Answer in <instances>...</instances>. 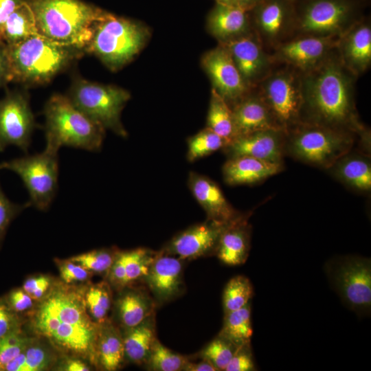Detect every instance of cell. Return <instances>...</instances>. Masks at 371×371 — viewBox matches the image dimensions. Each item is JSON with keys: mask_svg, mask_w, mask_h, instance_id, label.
Masks as SVG:
<instances>
[{"mask_svg": "<svg viewBox=\"0 0 371 371\" xmlns=\"http://www.w3.org/2000/svg\"><path fill=\"white\" fill-rule=\"evenodd\" d=\"M249 344L239 347L228 363L225 371H251L255 370Z\"/></svg>", "mask_w": 371, "mask_h": 371, "instance_id": "cell-45", "label": "cell"}, {"mask_svg": "<svg viewBox=\"0 0 371 371\" xmlns=\"http://www.w3.org/2000/svg\"><path fill=\"white\" fill-rule=\"evenodd\" d=\"M36 127L28 94L8 90L0 99V152L14 145L27 153Z\"/></svg>", "mask_w": 371, "mask_h": 371, "instance_id": "cell-13", "label": "cell"}, {"mask_svg": "<svg viewBox=\"0 0 371 371\" xmlns=\"http://www.w3.org/2000/svg\"><path fill=\"white\" fill-rule=\"evenodd\" d=\"M19 328L0 339V371H3L7 364L16 358L31 342Z\"/></svg>", "mask_w": 371, "mask_h": 371, "instance_id": "cell-41", "label": "cell"}, {"mask_svg": "<svg viewBox=\"0 0 371 371\" xmlns=\"http://www.w3.org/2000/svg\"><path fill=\"white\" fill-rule=\"evenodd\" d=\"M146 36V29L141 25L105 12L93 23L84 50L94 54L109 69L116 70L139 52Z\"/></svg>", "mask_w": 371, "mask_h": 371, "instance_id": "cell-8", "label": "cell"}, {"mask_svg": "<svg viewBox=\"0 0 371 371\" xmlns=\"http://www.w3.org/2000/svg\"><path fill=\"white\" fill-rule=\"evenodd\" d=\"M24 0H0V37L3 27L9 16Z\"/></svg>", "mask_w": 371, "mask_h": 371, "instance_id": "cell-51", "label": "cell"}, {"mask_svg": "<svg viewBox=\"0 0 371 371\" xmlns=\"http://www.w3.org/2000/svg\"><path fill=\"white\" fill-rule=\"evenodd\" d=\"M122 339L124 355L137 363L148 359L156 339L154 328L148 318L134 327L128 328Z\"/></svg>", "mask_w": 371, "mask_h": 371, "instance_id": "cell-29", "label": "cell"}, {"mask_svg": "<svg viewBox=\"0 0 371 371\" xmlns=\"http://www.w3.org/2000/svg\"><path fill=\"white\" fill-rule=\"evenodd\" d=\"M52 362L49 352L43 346L34 344L32 341L12 361L3 371H41L47 369Z\"/></svg>", "mask_w": 371, "mask_h": 371, "instance_id": "cell-34", "label": "cell"}, {"mask_svg": "<svg viewBox=\"0 0 371 371\" xmlns=\"http://www.w3.org/2000/svg\"><path fill=\"white\" fill-rule=\"evenodd\" d=\"M115 256L107 249H97L72 257L69 260L89 271L103 273L109 271Z\"/></svg>", "mask_w": 371, "mask_h": 371, "instance_id": "cell-42", "label": "cell"}, {"mask_svg": "<svg viewBox=\"0 0 371 371\" xmlns=\"http://www.w3.org/2000/svg\"><path fill=\"white\" fill-rule=\"evenodd\" d=\"M253 32L269 52L290 39L295 24L293 2L290 0H263L249 10Z\"/></svg>", "mask_w": 371, "mask_h": 371, "instance_id": "cell-14", "label": "cell"}, {"mask_svg": "<svg viewBox=\"0 0 371 371\" xmlns=\"http://www.w3.org/2000/svg\"><path fill=\"white\" fill-rule=\"evenodd\" d=\"M27 202L18 204L11 201L4 194L0 186V247L11 222L26 207Z\"/></svg>", "mask_w": 371, "mask_h": 371, "instance_id": "cell-43", "label": "cell"}, {"mask_svg": "<svg viewBox=\"0 0 371 371\" xmlns=\"http://www.w3.org/2000/svg\"><path fill=\"white\" fill-rule=\"evenodd\" d=\"M5 49L10 82L25 86L49 82L85 53L80 47L56 43L38 34Z\"/></svg>", "mask_w": 371, "mask_h": 371, "instance_id": "cell-3", "label": "cell"}, {"mask_svg": "<svg viewBox=\"0 0 371 371\" xmlns=\"http://www.w3.org/2000/svg\"><path fill=\"white\" fill-rule=\"evenodd\" d=\"M58 152L45 147L42 153L0 163V170H9L19 176L28 192L30 206L47 210L53 201L58 185Z\"/></svg>", "mask_w": 371, "mask_h": 371, "instance_id": "cell-10", "label": "cell"}, {"mask_svg": "<svg viewBox=\"0 0 371 371\" xmlns=\"http://www.w3.org/2000/svg\"><path fill=\"white\" fill-rule=\"evenodd\" d=\"M238 348L218 336L201 352V358L212 363L217 370H225Z\"/></svg>", "mask_w": 371, "mask_h": 371, "instance_id": "cell-40", "label": "cell"}, {"mask_svg": "<svg viewBox=\"0 0 371 371\" xmlns=\"http://www.w3.org/2000/svg\"><path fill=\"white\" fill-rule=\"evenodd\" d=\"M126 283L146 277L156 256L147 249L123 251Z\"/></svg>", "mask_w": 371, "mask_h": 371, "instance_id": "cell-38", "label": "cell"}, {"mask_svg": "<svg viewBox=\"0 0 371 371\" xmlns=\"http://www.w3.org/2000/svg\"><path fill=\"white\" fill-rule=\"evenodd\" d=\"M187 371H216L217 369L209 361L203 360L199 363H187L183 369Z\"/></svg>", "mask_w": 371, "mask_h": 371, "instance_id": "cell-53", "label": "cell"}, {"mask_svg": "<svg viewBox=\"0 0 371 371\" xmlns=\"http://www.w3.org/2000/svg\"><path fill=\"white\" fill-rule=\"evenodd\" d=\"M216 3L237 5L236 0H216Z\"/></svg>", "mask_w": 371, "mask_h": 371, "instance_id": "cell-55", "label": "cell"}, {"mask_svg": "<svg viewBox=\"0 0 371 371\" xmlns=\"http://www.w3.org/2000/svg\"><path fill=\"white\" fill-rule=\"evenodd\" d=\"M256 89L281 130L286 133L300 123L302 95L298 71L276 66Z\"/></svg>", "mask_w": 371, "mask_h": 371, "instance_id": "cell-11", "label": "cell"}, {"mask_svg": "<svg viewBox=\"0 0 371 371\" xmlns=\"http://www.w3.org/2000/svg\"><path fill=\"white\" fill-rule=\"evenodd\" d=\"M252 335L249 303L240 309L225 313L220 337L239 348L249 344Z\"/></svg>", "mask_w": 371, "mask_h": 371, "instance_id": "cell-31", "label": "cell"}, {"mask_svg": "<svg viewBox=\"0 0 371 371\" xmlns=\"http://www.w3.org/2000/svg\"><path fill=\"white\" fill-rule=\"evenodd\" d=\"M231 109L234 138L262 130L280 129L256 88L252 89Z\"/></svg>", "mask_w": 371, "mask_h": 371, "instance_id": "cell-21", "label": "cell"}, {"mask_svg": "<svg viewBox=\"0 0 371 371\" xmlns=\"http://www.w3.org/2000/svg\"><path fill=\"white\" fill-rule=\"evenodd\" d=\"M207 127L227 144L235 137L232 109L214 89L211 93Z\"/></svg>", "mask_w": 371, "mask_h": 371, "instance_id": "cell-32", "label": "cell"}, {"mask_svg": "<svg viewBox=\"0 0 371 371\" xmlns=\"http://www.w3.org/2000/svg\"><path fill=\"white\" fill-rule=\"evenodd\" d=\"M263 0H236L237 5L241 8L250 10Z\"/></svg>", "mask_w": 371, "mask_h": 371, "instance_id": "cell-54", "label": "cell"}, {"mask_svg": "<svg viewBox=\"0 0 371 371\" xmlns=\"http://www.w3.org/2000/svg\"><path fill=\"white\" fill-rule=\"evenodd\" d=\"M46 146L58 150L62 146L99 151L104 131L69 100L67 95L53 94L43 109Z\"/></svg>", "mask_w": 371, "mask_h": 371, "instance_id": "cell-5", "label": "cell"}, {"mask_svg": "<svg viewBox=\"0 0 371 371\" xmlns=\"http://www.w3.org/2000/svg\"><path fill=\"white\" fill-rule=\"evenodd\" d=\"M254 294L249 280L243 276L232 278L226 284L223 295L225 313H227L248 304Z\"/></svg>", "mask_w": 371, "mask_h": 371, "instance_id": "cell-35", "label": "cell"}, {"mask_svg": "<svg viewBox=\"0 0 371 371\" xmlns=\"http://www.w3.org/2000/svg\"><path fill=\"white\" fill-rule=\"evenodd\" d=\"M220 44L228 50L244 82L251 89L256 88L276 67L269 53L254 32Z\"/></svg>", "mask_w": 371, "mask_h": 371, "instance_id": "cell-16", "label": "cell"}, {"mask_svg": "<svg viewBox=\"0 0 371 371\" xmlns=\"http://www.w3.org/2000/svg\"><path fill=\"white\" fill-rule=\"evenodd\" d=\"M50 286V280L45 276H38L27 279L22 289L28 293L34 300L43 297Z\"/></svg>", "mask_w": 371, "mask_h": 371, "instance_id": "cell-47", "label": "cell"}, {"mask_svg": "<svg viewBox=\"0 0 371 371\" xmlns=\"http://www.w3.org/2000/svg\"><path fill=\"white\" fill-rule=\"evenodd\" d=\"M283 164L260 160L248 156L228 158L223 166L224 181L230 186L254 184L280 172Z\"/></svg>", "mask_w": 371, "mask_h": 371, "instance_id": "cell-26", "label": "cell"}, {"mask_svg": "<svg viewBox=\"0 0 371 371\" xmlns=\"http://www.w3.org/2000/svg\"><path fill=\"white\" fill-rule=\"evenodd\" d=\"M337 50L343 65L358 78L370 68V16H364L339 38Z\"/></svg>", "mask_w": 371, "mask_h": 371, "instance_id": "cell-20", "label": "cell"}, {"mask_svg": "<svg viewBox=\"0 0 371 371\" xmlns=\"http://www.w3.org/2000/svg\"><path fill=\"white\" fill-rule=\"evenodd\" d=\"M188 185L192 195L205 212L207 219L229 223L240 214L228 202L220 187L210 178L190 172Z\"/></svg>", "mask_w": 371, "mask_h": 371, "instance_id": "cell-22", "label": "cell"}, {"mask_svg": "<svg viewBox=\"0 0 371 371\" xmlns=\"http://www.w3.org/2000/svg\"><path fill=\"white\" fill-rule=\"evenodd\" d=\"M325 271L330 285L343 302L357 313H369L371 308V261L346 256L329 260Z\"/></svg>", "mask_w": 371, "mask_h": 371, "instance_id": "cell-12", "label": "cell"}, {"mask_svg": "<svg viewBox=\"0 0 371 371\" xmlns=\"http://www.w3.org/2000/svg\"><path fill=\"white\" fill-rule=\"evenodd\" d=\"M32 327L61 350L91 361L97 359L100 326L91 319L85 298L76 290L53 288L38 305Z\"/></svg>", "mask_w": 371, "mask_h": 371, "instance_id": "cell-2", "label": "cell"}, {"mask_svg": "<svg viewBox=\"0 0 371 371\" xmlns=\"http://www.w3.org/2000/svg\"><path fill=\"white\" fill-rule=\"evenodd\" d=\"M97 359L108 371L117 369L124 357L122 337L110 324L100 326L97 346Z\"/></svg>", "mask_w": 371, "mask_h": 371, "instance_id": "cell-30", "label": "cell"}, {"mask_svg": "<svg viewBox=\"0 0 371 371\" xmlns=\"http://www.w3.org/2000/svg\"><path fill=\"white\" fill-rule=\"evenodd\" d=\"M339 38L293 37L279 44L269 53L276 66H287L304 73L322 62L337 47Z\"/></svg>", "mask_w": 371, "mask_h": 371, "instance_id": "cell-15", "label": "cell"}, {"mask_svg": "<svg viewBox=\"0 0 371 371\" xmlns=\"http://www.w3.org/2000/svg\"><path fill=\"white\" fill-rule=\"evenodd\" d=\"M203 65L213 89L232 106L251 89L244 82L228 50L221 44L208 52Z\"/></svg>", "mask_w": 371, "mask_h": 371, "instance_id": "cell-17", "label": "cell"}, {"mask_svg": "<svg viewBox=\"0 0 371 371\" xmlns=\"http://www.w3.org/2000/svg\"><path fill=\"white\" fill-rule=\"evenodd\" d=\"M207 25L220 43L253 33L249 11L238 5L216 3L209 14Z\"/></svg>", "mask_w": 371, "mask_h": 371, "instance_id": "cell-23", "label": "cell"}, {"mask_svg": "<svg viewBox=\"0 0 371 371\" xmlns=\"http://www.w3.org/2000/svg\"><path fill=\"white\" fill-rule=\"evenodd\" d=\"M25 1L33 12L38 34L83 50L93 23L105 13L81 0Z\"/></svg>", "mask_w": 371, "mask_h": 371, "instance_id": "cell-4", "label": "cell"}, {"mask_svg": "<svg viewBox=\"0 0 371 371\" xmlns=\"http://www.w3.org/2000/svg\"><path fill=\"white\" fill-rule=\"evenodd\" d=\"M109 271L110 280L113 284L119 286H123L127 284L122 252H119L115 256L114 260Z\"/></svg>", "mask_w": 371, "mask_h": 371, "instance_id": "cell-49", "label": "cell"}, {"mask_svg": "<svg viewBox=\"0 0 371 371\" xmlns=\"http://www.w3.org/2000/svg\"><path fill=\"white\" fill-rule=\"evenodd\" d=\"M61 368L65 371H88L91 370L87 363L77 359H67Z\"/></svg>", "mask_w": 371, "mask_h": 371, "instance_id": "cell-52", "label": "cell"}, {"mask_svg": "<svg viewBox=\"0 0 371 371\" xmlns=\"http://www.w3.org/2000/svg\"><path fill=\"white\" fill-rule=\"evenodd\" d=\"M4 298L10 308L16 313L25 311L31 308L34 304L32 297L23 289L12 290Z\"/></svg>", "mask_w": 371, "mask_h": 371, "instance_id": "cell-48", "label": "cell"}, {"mask_svg": "<svg viewBox=\"0 0 371 371\" xmlns=\"http://www.w3.org/2000/svg\"><path fill=\"white\" fill-rule=\"evenodd\" d=\"M300 74V122L348 132L357 135L361 144L370 145V131L356 106L358 78L343 65L337 47L316 67Z\"/></svg>", "mask_w": 371, "mask_h": 371, "instance_id": "cell-1", "label": "cell"}, {"mask_svg": "<svg viewBox=\"0 0 371 371\" xmlns=\"http://www.w3.org/2000/svg\"><path fill=\"white\" fill-rule=\"evenodd\" d=\"M21 328L17 313L10 308L5 298H0V339Z\"/></svg>", "mask_w": 371, "mask_h": 371, "instance_id": "cell-44", "label": "cell"}, {"mask_svg": "<svg viewBox=\"0 0 371 371\" xmlns=\"http://www.w3.org/2000/svg\"><path fill=\"white\" fill-rule=\"evenodd\" d=\"M177 257L169 255L155 256L146 276L149 287L161 300H168L180 289L182 265Z\"/></svg>", "mask_w": 371, "mask_h": 371, "instance_id": "cell-27", "label": "cell"}, {"mask_svg": "<svg viewBox=\"0 0 371 371\" xmlns=\"http://www.w3.org/2000/svg\"><path fill=\"white\" fill-rule=\"evenodd\" d=\"M293 4L291 38H340L365 16L368 0H297Z\"/></svg>", "mask_w": 371, "mask_h": 371, "instance_id": "cell-6", "label": "cell"}, {"mask_svg": "<svg viewBox=\"0 0 371 371\" xmlns=\"http://www.w3.org/2000/svg\"><path fill=\"white\" fill-rule=\"evenodd\" d=\"M33 12L25 0L9 16L4 23L0 42L5 46L19 43L36 34Z\"/></svg>", "mask_w": 371, "mask_h": 371, "instance_id": "cell-28", "label": "cell"}, {"mask_svg": "<svg viewBox=\"0 0 371 371\" xmlns=\"http://www.w3.org/2000/svg\"><path fill=\"white\" fill-rule=\"evenodd\" d=\"M290 1H291L294 2V1H297V0H290Z\"/></svg>", "mask_w": 371, "mask_h": 371, "instance_id": "cell-56", "label": "cell"}, {"mask_svg": "<svg viewBox=\"0 0 371 371\" xmlns=\"http://www.w3.org/2000/svg\"><path fill=\"white\" fill-rule=\"evenodd\" d=\"M85 305L91 317L98 323L104 322L111 306V296L108 285L101 282L91 286L85 296Z\"/></svg>", "mask_w": 371, "mask_h": 371, "instance_id": "cell-37", "label": "cell"}, {"mask_svg": "<svg viewBox=\"0 0 371 371\" xmlns=\"http://www.w3.org/2000/svg\"><path fill=\"white\" fill-rule=\"evenodd\" d=\"M67 96L78 110L102 128L109 129L120 137H127L120 115L131 98L128 91L76 76Z\"/></svg>", "mask_w": 371, "mask_h": 371, "instance_id": "cell-9", "label": "cell"}, {"mask_svg": "<svg viewBox=\"0 0 371 371\" xmlns=\"http://www.w3.org/2000/svg\"><path fill=\"white\" fill-rule=\"evenodd\" d=\"M227 142L206 127L188 141L187 159L192 162L223 148Z\"/></svg>", "mask_w": 371, "mask_h": 371, "instance_id": "cell-36", "label": "cell"}, {"mask_svg": "<svg viewBox=\"0 0 371 371\" xmlns=\"http://www.w3.org/2000/svg\"><path fill=\"white\" fill-rule=\"evenodd\" d=\"M357 139V135L348 132L300 122L285 133L284 153L297 161L327 170L352 150Z\"/></svg>", "mask_w": 371, "mask_h": 371, "instance_id": "cell-7", "label": "cell"}, {"mask_svg": "<svg viewBox=\"0 0 371 371\" xmlns=\"http://www.w3.org/2000/svg\"><path fill=\"white\" fill-rule=\"evenodd\" d=\"M250 241L248 215L240 214L227 225L220 237L216 251L218 259L230 266L243 264L249 255Z\"/></svg>", "mask_w": 371, "mask_h": 371, "instance_id": "cell-24", "label": "cell"}, {"mask_svg": "<svg viewBox=\"0 0 371 371\" xmlns=\"http://www.w3.org/2000/svg\"><path fill=\"white\" fill-rule=\"evenodd\" d=\"M10 82V71L5 45L0 42V87Z\"/></svg>", "mask_w": 371, "mask_h": 371, "instance_id": "cell-50", "label": "cell"}, {"mask_svg": "<svg viewBox=\"0 0 371 371\" xmlns=\"http://www.w3.org/2000/svg\"><path fill=\"white\" fill-rule=\"evenodd\" d=\"M117 309L121 322L128 328L148 318L153 305L149 299L141 293L128 291L119 299Z\"/></svg>", "mask_w": 371, "mask_h": 371, "instance_id": "cell-33", "label": "cell"}, {"mask_svg": "<svg viewBox=\"0 0 371 371\" xmlns=\"http://www.w3.org/2000/svg\"><path fill=\"white\" fill-rule=\"evenodd\" d=\"M285 132L280 129L256 131L234 138L223 149L228 158L248 156L283 164Z\"/></svg>", "mask_w": 371, "mask_h": 371, "instance_id": "cell-19", "label": "cell"}, {"mask_svg": "<svg viewBox=\"0 0 371 371\" xmlns=\"http://www.w3.org/2000/svg\"><path fill=\"white\" fill-rule=\"evenodd\" d=\"M59 269L61 278L67 284L85 281L90 275L89 271L71 260L63 261Z\"/></svg>", "mask_w": 371, "mask_h": 371, "instance_id": "cell-46", "label": "cell"}, {"mask_svg": "<svg viewBox=\"0 0 371 371\" xmlns=\"http://www.w3.org/2000/svg\"><path fill=\"white\" fill-rule=\"evenodd\" d=\"M230 222L207 219L194 225L175 236L167 245L166 252L179 259H192L216 253L220 237Z\"/></svg>", "mask_w": 371, "mask_h": 371, "instance_id": "cell-18", "label": "cell"}, {"mask_svg": "<svg viewBox=\"0 0 371 371\" xmlns=\"http://www.w3.org/2000/svg\"><path fill=\"white\" fill-rule=\"evenodd\" d=\"M151 370L157 371H178L183 369L186 359L176 354L155 339L147 359Z\"/></svg>", "mask_w": 371, "mask_h": 371, "instance_id": "cell-39", "label": "cell"}, {"mask_svg": "<svg viewBox=\"0 0 371 371\" xmlns=\"http://www.w3.org/2000/svg\"><path fill=\"white\" fill-rule=\"evenodd\" d=\"M327 170L335 179L354 191L368 193L371 190V162L368 153L351 150Z\"/></svg>", "mask_w": 371, "mask_h": 371, "instance_id": "cell-25", "label": "cell"}]
</instances>
